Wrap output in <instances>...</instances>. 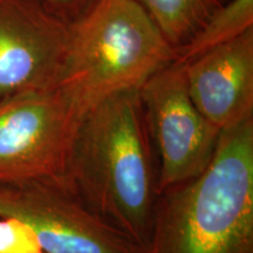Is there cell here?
I'll use <instances>...</instances> for the list:
<instances>
[{
	"mask_svg": "<svg viewBox=\"0 0 253 253\" xmlns=\"http://www.w3.org/2000/svg\"><path fill=\"white\" fill-rule=\"evenodd\" d=\"M145 253H253V118L220 131L203 172L161 192Z\"/></svg>",
	"mask_w": 253,
	"mask_h": 253,
	"instance_id": "2",
	"label": "cell"
},
{
	"mask_svg": "<svg viewBox=\"0 0 253 253\" xmlns=\"http://www.w3.org/2000/svg\"><path fill=\"white\" fill-rule=\"evenodd\" d=\"M42 253H45V252H42Z\"/></svg>",
	"mask_w": 253,
	"mask_h": 253,
	"instance_id": "14",
	"label": "cell"
},
{
	"mask_svg": "<svg viewBox=\"0 0 253 253\" xmlns=\"http://www.w3.org/2000/svg\"><path fill=\"white\" fill-rule=\"evenodd\" d=\"M253 28V0H226L207 19L188 42L175 53L173 62L186 63Z\"/></svg>",
	"mask_w": 253,
	"mask_h": 253,
	"instance_id": "10",
	"label": "cell"
},
{
	"mask_svg": "<svg viewBox=\"0 0 253 253\" xmlns=\"http://www.w3.org/2000/svg\"><path fill=\"white\" fill-rule=\"evenodd\" d=\"M36 233L15 218L0 217V253H42Z\"/></svg>",
	"mask_w": 253,
	"mask_h": 253,
	"instance_id": "11",
	"label": "cell"
},
{
	"mask_svg": "<svg viewBox=\"0 0 253 253\" xmlns=\"http://www.w3.org/2000/svg\"><path fill=\"white\" fill-rule=\"evenodd\" d=\"M81 113L58 88L0 106V182L65 177Z\"/></svg>",
	"mask_w": 253,
	"mask_h": 253,
	"instance_id": "6",
	"label": "cell"
},
{
	"mask_svg": "<svg viewBox=\"0 0 253 253\" xmlns=\"http://www.w3.org/2000/svg\"><path fill=\"white\" fill-rule=\"evenodd\" d=\"M224 1H226V0H224Z\"/></svg>",
	"mask_w": 253,
	"mask_h": 253,
	"instance_id": "13",
	"label": "cell"
},
{
	"mask_svg": "<svg viewBox=\"0 0 253 253\" xmlns=\"http://www.w3.org/2000/svg\"><path fill=\"white\" fill-rule=\"evenodd\" d=\"M140 97L161 194L207 169L220 130L196 108L181 63L172 61L155 73L140 88Z\"/></svg>",
	"mask_w": 253,
	"mask_h": 253,
	"instance_id": "5",
	"label": "cell"
},
{
	"mask_svg": "<svg viewBox=\"0 0 253 253\" xmlns=\"http://www.w3.org/2000/svg\"><path fill=\"white\" fill-rule=\"evenodd\" d=\"M65 179L93 212L145 251L160 192L140 89L113 95L82 116Z\"/></svg>",
	"mask_w": 253,
	"mask_h": 253,
	"instance_id": "1",
	"label": "cell"
},
{
	"mask_svg": "<svg viewBox=\"0 0 253 253\" xmlns=\"http://www.w3.org/2000/svg\"><path fill=\"white\" fill-rule=\"evenodd\" d=\"M69 26L40 0H0V106L56 88Z\"/></svg>",
	"mask_w": 253,
	"mask_h": 253,
	"instance_id": "7",
	"label": "cell"
},
{
	"mask_svg": "<svg viewBox=\"0 0 253 253\" xmlns=\"http://www.w3.org/2000/svg\"><path fill=\"white\" fill-rule=\"evenodd\" d=\"M0 217L36 233L45 253H144L93 212L65 177L0 182Z\"/></svg>",
	"mask_w": 253,
	"mask_h": 253,
	"instance_id": "4",
	"label": "cell"
},
{
	"mask_svg": "<svg viewBox=\"0 0 253 253\" xmlns=\"http://www.w3.org/2000/svg\"><path fill=\"white\" fill-rule=\"evenodd\" d=\"M67 23H73L93 5L95 0H40Z\"/></svg>",
	"mask_w": 253,
	"mask_h": 253,
	"instance_id": "12",
	"label": "cell"
},
{
	"mask_svg": "<svg viewBox=\"0 0 253 253\" xmlns=\"http://www.w3.org/2000/svg\"><path fill=\"white\" fill-rule=\"evenodd\" d=\"M175 48L135 0H95L71 23L56 88L84 116L113 95L140 89Z\"/></svg>",
	"mask_w": 253,
	"mask_h": 253,
	"instance_id": "3",
	"label": "cell"
},
{
	"mask_svg": "<svg viewBox=\"0 0 253 253\" xmlns=\"http://www.w3.org/2000/svg\"><path fill=\"white\" fill-rule=\"evenodd\" d=\"M183 71L196 108L220 131L253 118V28L183 63Z\"/></svg>",
	"mask_w": 253,
	"mask_h": 253,
	"instance_id": "8",
	"label": "cell"
},
{
	"mask_svg": "<svg viewBox=\"0 0 253 253\" xmlns=\"http://www.w3.org/2000/svg\"><path fill=\"white\" fill-rule=\"evenodd\" d=\"M176 50L195 36L224 0H135Z\"/></svg>",
	"mask_w": 253,
	"mask_h": 253,
	"instance_id": "9",
	"label": "cell"
}]
</instances>
